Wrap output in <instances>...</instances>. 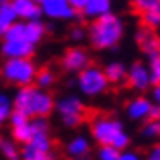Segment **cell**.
<instances>
[{
    "label": "cell",
    "instance_id": "8d00e7d4",
    "mask_svg": "<svg viewBox=\"0 0 160 160\" xmlns=\"http://www.w3.org/2000/svg\"><path fill=\"white\" fill-rule=\"evenodd\" d=\"M34 2H38V4H42V2H43V0H34Z\"/></svg>",
    "mask_w": 160,
    "mask_h": 160
},
{
    "label": "cell",
    "instance_id": "83f0119b",
    "mask_svg": "<svg viewBox=\"0 0 160 160\" xmlns=\"http://www.w3.org/2000/svg\"><path fill=\"white\" fill-rule=\"evenodd\" d=\"M29 119H31V117H27L25 113L18 112V110H13V113H11V117H9V122H11V126H13V128H16V126H22V124H25Z\"/></svg>",
    "mask_w": 160,
    "mask_h": 160
},
{
    "label": "cell",
    "instance_id": "7402d4cb",
    "mask_svg": "<svg viewBox=\"0 0 160 160\" xmlns=\"http://www.w3.org/2000/svg\"><path fill=\"white\" fill-rule=\"evenodd\" d=\"M38 88H43L47 90L49 87H52V83H54V74L49 70V68H45V70H40L36 74V79H34Z\"/></svg>",
    "mask_w": 160,
    "mask_h": 160
},
{
    "label": "cell",
    "instance_id": "d6a6232c",
    "mask_svg": "<svg viewBox=\"0 0 160 160\" xmlns=\"http://www.w3.org/2000/svg\"><path fill=\"white\" fill-rule=\"evenodd\" d=\"M148 160H160V144L155 146L151 151H149V157H148Z\"/></svg>",
    "mask_w": 160,
    "mask_h": 160
},
{
    "label": "cell",
    "instance_id": "cb8c5ba5",
    "mask_svg": "<svg viewBox=\"0 0 160 160\" xmlns=\"http://www.w3.org/2000/svg\"><path fill=\"white\" fill-rule=\"evenodd\" d=\"M149 58V72H151V79L155 85L160 83V52L148 56Z\"/></svg>",
    "mask_w": 160,
    "mask_h": 160
},
{
    "label": "cell",
    "instance_id": "484cf974",
    "mask_svg": "<svg viewBox=\"0 0 160 160\" xmlns=\"http://www.w3.org/2000/svg\"><path fill=\"white\" fill-rule=\"evenodd\" d=\"M142 22H144V27L157 29V27H160V15L157 11H146V13H142Z\"/></svg>",
    "mask_w": 160,
    "mask_h": 160
},
{
    "label": "cell",
    "instance_id": "e575fe53",
    "mask_svg": "<svg viewBox=\"0 0 160 160\" xmlns=\"http://www.w3.org/2000/svg\"><path fill=\"white\" fill-rule=\"evenodd\" d=\"M38 160H56V158H54V155H52V151H51V153H45V155H42Z\"/></svg>",
    "mask_w": 160,
    "mask_h": 160
},
{
    "label": "cell",
    "instance_id": "2e32d148",
    "mask_svg": "<svg viewBox=\"0 0 160 160\" xmlns=\"http://www.w3.org/2000/svg\"><path fill=\"white\" fill-rule=\"evenodd\" d=\"M47 27L43 25L42 20H31V22H23V40L29 43L36 45L43 40Z\"/></svg>",
    "mask_w": 160,
    "mask_h": 160
},
{
    "label": "cell",
    "instance_id": "74e56055",
    "mask_svg": "<svg viewBox=\"0 0 160 160\" xmlns=\"http://www.w3.org/2000/svg\"><path fill=\"white\" fill-rule=\"evenodd\" d=\"M4 2H9V0H0V4H4Z\"/></svg>",
    "mask_w": 160,
    "mask_h": 160
},
{
    "label": "cell",
    "instance_id": "ba28073f",
    "mask_svg": "<svg viewBox=\"0 0 160 160\" xmlns=\"http://www.w3.org/2000/svg\"><path fill=\"white\" fill-rule=\"evenodd\" d=\"M42 13L51 20H72L78 11L68 4V0H43Z\"/></svg>",
    "mask_w": 160,
    "mask_h": 160
},
{
    "label": "cell",
    "instance_id": "836d02e7",
    "mask_svg": "<svg viewBox=\"0 0 160 160\" xmlns=\"http://www.w3.org/2000/svg\"><path fill=\"white\" fill-rule=\"evenodd\" d=\"M149 119H155V121H160V106L153 104L151 113H149Z\"/></svg>",
    "mask_w": 160,
    "mask_h": 160
},
{
    "label": "cell",
    "instance_id": "d6986e66",
    "mask_svg": "<svg viewBox=\"0 0 160 160\" xmlns=\"http://www.w3.org/2000/svg\"><path fill=\"white\" fill-rule=\"evenodd\" d=\"M104 74H106V78H108L110 83H121V81L128 79V68L121 61H112V63H108L106 68H104Z\"/></svg>",
    "mask_w": 160,
    "mask_h": 160
},
{
    "label": "cell",
    "instance_id": "1f68e13d",
    "mask_svg": "<svg viewBox=\"0 0 160 160\" xmlns=\"http://www.w3.org/2000/svg\"><path fill=\"white\" fill-rule=\"evenodd\" d=\"M68 4H70L76 11H83L85 6L88 4V0H68Z\"/></svg>",
    "mask_w": 160,
    "mask_h": 160
},
{
    "label": "cell",
    "instance_id": "44dd1931",
    "mask_svg": "<svg viewBox=\"0 0 160 160\" xmlns=\"http://www.w3.org/2000/svg\"><path fill=\"white\" fill-rule=\"evenodd\" d=\"M15 110V104L6 94H0V126L8 121Z\"/></svg>",
    "mask_w": 160,
    "mask_h": 160
},
{
    "label": "cell",
    "instance_id": "6da1fadb",
    "mask_svg": "<svg viewBox=\"0 0 160 160\" xmlns=\"http://www.w3.org/2000/svg\"><path fill=\"white\" fill-rule=\"evenodd\" d=\"M15 110L25 113L27 117H47L56 108L52 95L38 87H22L13 99Z\"/></svg>",
    "mask_w": 160,
    "mask_h": 160
},
{
    "label": "cell",
    "instance_id": "5b68a950",
    "mask_svg": "<svg viewBox=\"0 0 160 160\" xmlns=\"http://www.w3.org/2000/svg\"><path fill=\"white\" fill-rule=\"evenodd\" d=\"M108 83L110 81L104 70H101L99 67L88 65L85 70L78 74V87H79L81 94L88 95V97H95V95H101L102 92H106Z\"/></svg>",
    "mask_w": 160,
    "mask_h": 160
},
{
    "label": "cell",
    "instance_id": "30bf717a",
    "mask_svg": "<svg viewBox=\"0 0 160 160\" xmlns=\"http://www.w3.org/2000/svg\"><path fill=\"white\" fill-rule=\"evenodd\" d=\"M2 54L8 59L13 58H31L34 52V45L25 40H4L2 43Z\"/></svg>",
    "mask_w": 160,
    "mask_h": 160
},
{
    "label": "cell",
    "instance_id": "277c9868",
    "mask_svg": "<svg viewBox=\"0 0 160 160\" xmlns=\"http://www.w3.org/2000/svg\"><path fill=\"white\" fill-rule=\"evenodd\" d=\"M36 67L31 61V58H13L6 59V63L2 65V76L4 79L9 81L11 85L16 87H29L36 79Z\"/></svg>",
    "mask_w": 160,
    "mask_h": 160
},
{
    "label": "cell",
    "instance_id": "f1b7e54d",
    "mask_svg": "<svg viewBox=\"0 0 160 160\" xmlns=\"http://www.w3.org/2000/svg\"><path fill=\"white\" fill-rule=\"evenodd\" d=\"M85 36H87V32H85L83 27H74V29L70 31V40H72V42H83Z\"/></svg>",
    "mask_w": 160,
    "mask_h": 160
},
{
    "label": "cell",
    "instance_id": "603a6c76",
    "mask_svg": "<svg viewBox=\"0 0 160 160\" xmlns=\"http://www.w3.org/2000/svg\"><path fill=\"white\" fill-rule=\"evenodd\" d=\"M142 137L146 138H158L160 137V121L149 119L142 128Z\"/></svg>",
    "mask_w": 160,
    "mask_h": 160
},
{
    "label": "cell",
    "instance_id": "d590c367",
    "mask_svg": "<svg viewBox=\"0 0 160 160\" xmlns=\"http://www.w3.org/2000/svg\"><path fill=\"white\" fill-rule=\"evenodd\" d=\"M151 11H157V13L160 15V6H157V8H155V9H151Z\"/></svg>",
    "mask_w": 160,
    "mask_h": 160
},
{
    "label": "cell",
    "instance_id": "9a60e30c",
    "mask_svg": "<svg viewBox=\"0 0 160 160\" xmlns=\"http://www.w3.org/2000/svg\"><path fill=\"white\" fill-rule=\"evenodd\" d=\"M81 13L88 20H97L101 16H106L112 13V0H88Z\"/></svg>",
    "mask_w": 160,
    "mask_h": 160
},
{
    "label": "cell",
    "instance_id": "ffe728a7",
    "mask_svg": "<svg viewBox=\"0 0 160 160\" xmlns=\"http://www.w3.org/2000/svg\"><path fill=\"white\" fill-rule=\"evenodd\" d=\"M0 151L8 160H22V151L18 149V146L13 140L2 138L0 140Z\"/></svg>",
    "mask_w": 160,
    "mask_h": 160
},
{
    "label": "cell",
    "instance_id": "4dcf8cb0",
    "mask_svg": "<svg viewBox=\"0 0 160 160\" xmlns=\"http://www.w3.org/2000/svg\"><path fill=\"white\" fill-rule=\"evenodd\" d=\"M119 160H142L135 151H121V158Z\"/></svg>",
    "mask_w": 160,
    "mask_h": 160
},
{
    "label": "cell",
    "instance_id": "f35d334b",
    "mask_svg": "<svg viewBox=\"0 0 160 160\" xmlns=\"http://www.w3.org/2000/svg\"><path fill=\"white\" fill-rule=\"evenodd\" d=\"M74 160H79V158H74Z\"/></svg>",
    "mask_w": 160,
    "mask_h": 160
},
{
    "label": "cell",
    "instance_id": "8992f818",
    "mask_svg": "<svg viewBox=\"0 0 160 160\" xmlns=\"http://www.w3.org/2000/svg\"><path fill=\"white\" fill-rule=\"evenodd\" d=\"M56 112L59 113L61 121L67 128H76L79 126L81 121H83V115H85V104L79 97L76 95H67V97H61L58 102H56Z\"/></svg>",
    "mask_w": 160,
    "mask_h": 160
},
{
    "label": "cell",
    "instance_id": "e0dca14e",
    "mask_svg": "<svg viewBox=\"0 0 160 160\" xmlns=\"http://www.w3.org/2000/svg\"><path fill=\"white\" fill-rule=\"evenodd\" d=\"M18 20H20V18L16 15L11 0L0 4V38H4V34L9 31V27H13Z\"/></svg>",
    "mask_w": 160,
    "mask_h": 160
},
{
    "label": "cell",
    "instance_id": "52a82bcc",
    "mask_svg": "<svg viewBox=\"0 0 160 160\" xmlns=\"http://www.w3.org/2000/svg\"><path fill=\"white\" fill-rule=\"evenodd\" d=\"M49 131V122L45 117H32L25 124L13 128V138L20 144H27L31 138L38 135V133H45Z\"/></svg>",
    "mask_w": 160,
    "mask_h": 160
},
{
    "label": "cell",
    "instance_id": "7a4b0ae2",
    "mask_svg": "<svg viewBox=\"0 0 160 160\" xmlns=\"http://www.w3.org/2000/svg\"><path fill=\"white\" fill-rule=\"evenodd\" d=\"M88 36L97 49H115L124 36V22L113 13L101 16L90 25Z\"/></svg>",
    "mask_w": 160,
    "mask_h": 160
},
{
    "label": "cell",
    "instance_id": "4fadbf2b",
    "mask_svg": "<svg viewBox=\"0 0 160 160\" xmlns=\"http://www.w3.org/2000/svg\"><path fill=\"white\" fill-rule=\"evenodd\" d=\"M151 108H153V101L146 99V97H135L133 101H130L128 108H126V113L133 121H146V119L149 121Z\"/></svg>",
    "mask_w": 160,
    "mask_h": 160
},
{
    "label": "cell",
    "instance_id": "f546056e",
    "mask_svg": "<svg viewBox=\"0 0 160 160\" xmlns=\"http://www.w3.org/2000/svg\"><path fill=\"white\" fill-rule=\"evenodd\" d=\"M151 101H153V104L160 106V83L153 87V92H151Z\"/></svg>",
    "mask_w": 160,
    "mask_h": 160
},
{
    "label": "cell",
    "instance_id": "9c48e42d",
    "mask_svg": "<svg viewBox=\"0 0 160 160\" xmlns=\"http://www.w3.org/2000/svg\"><path fill=\"white\" fill-rule=\"evenodd\" d=\"M128 83L135 90H148L149 85L153 83L149 67L144 63H133L128 68Z\"/></svg>",
    "mask_w": 160,
    "mask_h": 160
},
{
    "label": "cell",
    "instance_id": "ac0fdd59",
    "mask_svg": "<svg viewBox=\"0 0 160 160\" xmlns=\"http://www.w3.org/2000/svg\"><path fill=\"white\" fill-rule=\"evenodd\" d=\"M90 149V142H88L87 137H83V135H78V137H74L68 144H67V153L72 157V158H81V157H85Z\"/></svg>",
    "mask_w": 160,
    "mask_h": 160
},
{
    "label": "cell",
    "instance_id": "d4e9b609",
    "mask_svg": "<svg viewBox=\"0 0 160 160\" xmlns=\"http://www.w3.org/2000/svg\"><path fill=\"white\" fill-rule=\"evenodd\" d=\"M99 160H119L121 158V149H117L113 146H101V149L97 153Z\"/></svg>",
    "mask_w": 160,
    "mask_h": 160
},
{
    "label": "cell",
    "instance_id": "5bb4252c",
    "mask_svg": "<svg viewBox=\"0 0 160 160\" xmlns=\"http://www.w3.org/2000/svg\"><path fill=\"white\" fill-rule=\"evenodd\" d=\"M137 43L140 45V49L146 52V56H151L160 52V38L155 34V31L149 27H142L137 32Z\"/></svg>",
    "mask_w": 160,
    "mask_h": 160
},
{
    "label": "cell",
    "instance_id": "8fae6325",
    "mask_svg": "<svg viewBox=\"0 0 160 160\" xmlns=\"http://www.w3.org/2000/svg\"><path fill=\"white\" fill-rule=\"evenodd\" d=\"M90 63V58H88L87 51L83 49H68L63 56V67H65L68 72H81L85 70Z\"/></svg>",
    "mask_w": 160,
    "mask_h": 160
},
{
    "label": "cell",
    "instance_id": "7c38bea8",
    "mask_svg": "<svg viewBox=\"0 0 160 160\" xmlns=\"http://www.w3.org/2000/svg\"><path fill=\"white\" fill-rule=\"evenodd\" d=\"M13 8H15L16 15L23 22H31V20H40L42 13V6L34 2V0H11Z\"/></svg>",
    "mask_w": 160,
    "mask_h": 160
},
{
    "label": "cell",
    "instance_id": "4316f807",
    "mask_svg": "<svg viewBox=\"0 0 160 160\" xmlns=\"http://www.w3.org/2000/svg\"><path fill=\"white\" fill-rule=\"evenodd\" d=\"M133 6L137 11L146 13V11H151L157 6H160V0H133Z\"/></svg>",
    "mask_w": 160,
    "mask_h": 160
},
{
    "label": "cell",
    "instance_id": "3957f363",
    "mask_svg": "<svg viewBox=\"0 0 160 160\" xmlns=\"http://www.w3.org/2000/svg\"><path fill=\"white\" fill-rule=\"evenodd\" d=\"M92 137L101 146H113L122 151L130 144V135L124 131L121 121L113 117H97L92 122Z\"/></svg>",
    "mask_w": 160,
    "mask_h": 160
}]
</instances>
